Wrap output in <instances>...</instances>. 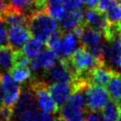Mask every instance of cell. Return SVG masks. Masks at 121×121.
<instances>
[{"label": "cell", "mask_w": 121, "mask_h": 121, "mask_svg": "<svg viewBox=\"0 0 121 121\" xmlns=\"http://www.w3.org/2000/svg\"><path fill=\"white\" fill-rule=\"evenodd\" d=\"M118 43H119V68H121V36L118 38Z\"/></svg>", "instance_id": "cell-31"}, {"label": "cell", "mask_w": 121, "mask_h": 121, "mask_svg": "<svg viewBox=\"0 0 121 121\" xmlns=\"http://www.w3.org/2000/svg\"><path fill=\"white\" fill-rule=\"evenodd\" d=\"M101 111H102V121H118L120 108L117 102L110 100Z\"/></svg>", "instance_id": "cell-23"}, {"label": "cell", "mask_w": 121, "mask_h": 121, "mask_svg": "<svg viewBox=\"0 0 121 121\" xmlns=\"http://www.w3.org/2000/svg\"><path fill=\"white\" fill-rule=\"evenodd\" d=\"M118 105H119V108H120V114H119V117H118V121H121V101L120 102H117Z\"/></svg>", "instance_id": "cell-32"}, {"label": "cell", "mask_w": 121, "mask_h": 121, "mask_svg": "<svg viewBox=\"0 0 121 121\" xmlns=\"http://www.w3.org/2000/svg\"><path fill=\"white\" fill-rule=\"evenodd\" d=\"M86 95V110L98 112L102 110L110 101V96L104 87L96 85H89L85 90Z\"/></svg>", "instance_id": "cell-3"}, {"label": "cell", "mask_w": 121, "mask_h": 121, "mask_svg": "<svg viewBox=\"0 0 121 121\" xmlns=\"http://www.w3.org/2000/svg\"><path fill=\"white\" fill-rule=\"evenodd\" d=\"M96 8L106 16L110 24L121 25V5L115 0H99Z\"/></svg>", "instance_id": "cell-8"}, {"label": "cell", "mask_w": 121, "mask_h": 121, "mask_svg": "<svg viewBox=\"0 0 121 121\" xmlns=\"http://www.w3.org/2000/svg\"><path fill=\"white\" fill-rule=\"evenodd\" d=\"M13 117V107L3 106L0 108V121H10Z\"/></svg>", "instance_id": "cell-26"}, {"label": "cell", "mask_w": 121, "mask_h": 121, "mask_svg": "<svg viewBox=\"0 0 121 121\" xmlns=\"http://www.w3.org/2000/svg\"><path fill=\"white\" fill-rule=\"evenodd\" d=\"M84 121H102V114H100L99 112H92L86 110Z\"/></svg>", "instance_id": "cell-27"}, {"label": "cell", "mask_w": 121, "mask_h": 121, "mask_svg": "<svg viewBox=\"0 0 121 121\" xmlns=\"http://www.w3.org/2000/svg\"><path fill=\"white\" fill-rule=\"evenodd\" d=\"M78 38L73 32H64L61 37V53H60L59 60L66 59L78 49Z\"/></svg>", "instance_id": "cell-14"}, {"label": "cell", "mask_w": 121, "mask_h": 121, "mask_svg": "<svg viewBox=\"0 0 121 121\" xmlns=\"http://www.w3.org/2000/svg\"><path fill=\"white\" fill-rule=\"evenodd\" d=\"M57 57L49 48H45L36 58L30 60V66L32 71H46L56 63Z\"/></svg>", "instance_id": "cell-12"}, {"label": "cell", "mask_w": 121, "mask_h": 121, "mask_svg": "<svg viewBox=\"0 0 121 121\" xmlns=\"http://www.w3.org/2000/svg\"><path fill=\"white\" fill-rule=\"evenodd\" d=\"M27 27L30 34L42 43H47L51 35L59 28L56 19L47 11L35 12L29 15Z\"/></svg>", "instance_id": "cell-1"}, {"label": "cell", "mask_w": 121, "mask_h": 121, "mask_svg": "<svg viewBox=\"0 0 121 121\" xmlns=\"http://www.w3.org/2000/svg\"><path fill=\"white\" fill-rule=\"evenodd\" d=\"M116 72L118 71L113 70L107 64H104V65H101L97 68H95L90 73L88 76V81L90 85H96V86H100V87H104V86L108 85L112 76Z\"/></svg>", "instance_id": "cell-10"}, {"label": "cell", "mask_w": 121, "mask_h": 121, "mask_svg": "<svg viewBox=\"0 0 121 121\" xmlns=\"http://www.w3.org/2000/svg\"><path fill=\"white\" fill-rule=\"evenodd\" d=\"M35 2L36 0H9L8 8L29 16L35 12Z\"/></svg>", "instance_id": "cell-19"}, {"label": "cell", "mask_w": 121, "mask_h": 121, "mask_svg": "<svg viewBox=\"0 0 121 121\" xmlns=\"http://www.w3.org/2000/svg\"><path fill=\"white\" fill-rule=\"evenodd\" d=\"M44 50V43H42L34 37L29 38L23 46L22 51L28 58H36L42 51Z\"/></svg>", "instance_id": "cell-21"}, {"label": "cell", "mask_w": 121, "mask_h": 121, "mask_svg": "<svg viewBox=\"0 0 121 121\" xmlns=\"http://www.w3.org/2000/svg\"><path fill=\"white\" fill-rule=\"evenodd\" d=\"M8 42L9 45L15 50H22L25 43L29 39L30 32L27 26L16 25L8 27Z\"/></svg>", "instance_id": "cell-9"}, {"label": "cell", "mask_w": 121, "mask_h": 121, "mask_svg": "<svg viewBox=\"0 0 121 121\" xmlns=\"http://www.w3.org/2000/svg\"><path fill=\"white\" fill-rule=\"evenodd\" d=\"M107 92L109 94L111 100L115 102L121 101V73L116 72L112 76L109 83L107 85Z\"/></svg>", "instance_id": "cell-22"}, {"label": "cell", "mask_w": 121, "mask_h": 121, "mask_svg": "<svg viewBox=\"0 0 121 121\" xmlns=\"http://www.w3.org/2000/svg\"><path fill=\"white\" fill-rule=\"evenodd\" d=\"M16 121H56V116L54 114L41 112L38 107L32 108L14 117Z\"/></svg>", "instance_id": "cell-16"}, {"label": "cell", "mask_w": 121, "mask_h": 121, "mask_svg": "<svg viewBox=\"0 0 121 121\" xmlns=\"http://www.w3.org/2000/svg\"><path fill=\"white\" fill-rule=\"evenodd\" d=\"M85 113L86 109H81V108L65 103L60 108L58 116L66 121H84Z\"/></svg>", "instance_id": "cell-17"}, {"label": "cell", "mask_w": 121, "mask_h": 121, "mask_svg": "<svg viewBox=\"0 0 121 121\" xmlns=\"http://www.w3.org/2000/svg\"><path fill=\"white\" fill-rule=\"evenodd\" d=\"M49 91L56 105L63 106L73 93V89L69 83H53L49 85Z\"/></svg>", "instance_id": "cell-13"}, {"label": "cell", "mask_w": 121, "mask_h": 121, "mask_svg": "<svg viewBox=\"0 0 121 121\" xmlns=\"http://www.w3.org/2000/svg\"><path fill=\"white\" fill-rule=\"evenodd\" d=\"M59 22L60 29L62 31L73 32L77 27L84 23V11L81 8L72 11H67Z\"/></svg>", "instance_id": "cell-11"}, {"label": "cell", "mask_w": 121, "mask_h": 121, "mask_svg": "<svg viewBox=\"0 0 121 121\" xmlns=\"http://www.w3.org/2000/svg\"><path fill=\"white\" fill-rule=\"evenodd\" d=\"M84 23L105 38L109 28V22L106 16L97 8H86L84 10Z\"/></svg>", "instance_id": "cell-5"}, {"label": "cell", "mask_w": 121, "mask_h": 121, "mask_svg": "<svg viewBox=\"0 0 121 121\" xmlns=\"http://www.w3.org/2000/svg\"><path fill=\"white\" fill-rule=\"evenodd\" d=\"M29 85L34 90L36 96V102L38 108L46 113L56 114L58 113V106L51 97L49 91V85L42 79H32L30 80Z\"/></svg>", "instance_id": "cell-2"}, {"label": "cell", "mask_w": 121, "mask_h": 121, "mask_svg": "<svg viewBox=\"0 0 121 121\" xmlns=\"http://www.w3.org/2000/svg\"><path fill=\"white\" fill-rule=\"evenodd\" d=\"M44 79L47 84H53V83H69L72 84L73 77L71 75L70 71L67 67V65L64 62V60H59L54 65L49 68L48 70L43 72Z\"/></svg>", "instance_id": "cell-4"}, {"label": "cell", "mask_w": 121, "mask_h": 121, "mask_svg": "<svg viewBox=\"0 0 121 121\" xmlns=\"http://www.w3.org/2000/svg\"><path fill=\"white\" fill-rule=\"evenodd\" d=\"M0 81H1L3 94H4V105L14 107L21 94L20 85L12 79L11 75L8 74V73L1 74Z\"/></svg>", "instance_id": "cell-6"}, {"label": "cell", "mask_w": 121, "mask_h": 121, "mask_svg": "<svg viewBox=\"0 0 121 121\" xmlns=\"http://www.w3.org/2000/svg\"><path fill=\"white\" fill-rule=\"evenodd\" d=\"M2 18L7 27L16 26V25H24L27 26L28 16L20 12H17L13 9L7 8L5 12L2 14Z\"/></svg>", "instance_id": "cell-18"}, {"label": "cell", "mask_w": 121, "mask_h": 121, "mask_svg": "<svg viewBox=\"0 0 121 121\" xmlns=\"http://www.w3.org/2000/svg\"><path fill=\"white\" fill-rule=\"evenodd\" d=\"M10 75L15 82L17 83H24V82L31 79L32 77V69L31 66L27 65H19L15 64L14 67L11 69Z\"/></svg>", "instance_id": "cell-20"}, {"label": "cell", "mask_w": 121, "mask_h": 121, "mask_svg": "<svg viewBox=\"0 0 121 121\" xmlns=\"http://www.w3.org/2000/svg\"><path fill=\"white\" fill-rule=\"evenodd\" d=\"M36 103V96L34 90L28 84L23 87V89H21L20 97L13 107V118L29 109L38 107Z\"/></svg>", "instance_id": "cell-7"}, {"label": "cell", "mask_w": 121, "mask_h": 121, "mask_svg": "<svg viewBox=\"0 0 121 121\" xmlns=\"http://www.w3.org/2000/svg\"><path fill=\"white\" fill-rule=\"evenodd\" d=\"M8 42V30L2 16H0V46L7 45Z\"/></svg>", "instance_id": "cell-24"}, {"label": "cell", "mask_w": 121, "mask_h": 121, "mask_svg": "<svg viewBox=\"0 0 121 121\" xmlns=\"http://www.w3.org/2000/svg\"><path fill=\"white\" fill-rule=\"evenodd\" d=\"M9 7V0H0V16Z\"/></svg>", "instance_id": "cell-28"}, {"label": "cell", "mask_w": 121, "mask_h": 121, "mask_svg": "<svg viewBox=\"0 0 121 121\" xmlns=\"http://www.w3.org/2000/svg\"><path fill=\"white\" fill-rule=\"evenodd\" d=\"M15 53L16 50L7 44L0 46V74H4L15 65Z\"/></svg>", "instance_id": "cell-15"}, {"label": "cell", "mask_w": 121, "mask_h": 121, "mask_svg": "<svg viewBox=\"0 0 121 121\" xmlns=\"http://www.w3.org/2000/svg\"><path fill=\"white\" fill-rule=\"evenodd\" d=\"M56 121H66V120H64V119H62L61 117H59V116H57V118H56Z\"/></svg>", "instance_id": "cell-33"}, {"label": "cell", "mask_w": 121, "mask_h": 121, "mask_svg": "<svg viewBox=\"0 0 121 121\" xmlns=\"http://www.w3.org/2000/svg\"><path fill=\"white\" fill-rule=\"evenodd\" d=\"M87 8H96L99 0H83Z\"/></svg>", "instance_id": "cell-29"}, {"label": "cell", "mask_w": 121, "mask_h": 121, "mask_svg": "<svg viewBox=\"0 0 121 121\" xmlns=\"http://www.w3.org/2000/svg\"><path fill=\"white\" fill-rule=\"evenodd\" d=\"M47 5H56V4H63V0H46Z\"/></svg>", "instance_id": "cell-30"}, {"label": "cell", "mask_w": 121, "mask_h": 121, "mask_svg": "<svg viewBox=\"0 0 121 121\" xmlns=\"http://www.w3.org/2000/svg\"><path fill=\"white\" fill-rule=\"evenodd\" d=\"M115 1H116V2H117V3H119V4H120V5H121V0H115Z\"/></svg>", "instance_id": "cell-34"}, {"label": "cell", "mask_w": 121, "mask_h": 121, "mask_svg": "<svg viewBox=\"0 0 121 121\" xmlns=\"http://www.w3.org/2000/svg\"><path fill=\"white\" fill-rule=\"evenodd\" d=\"M83 0H63V5L67 11H72L76 9H80L83 5Z\"/></svg>", "instance_id": "cell-25"}]
</instances>
